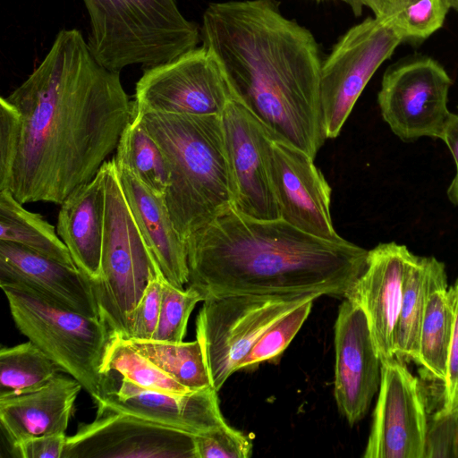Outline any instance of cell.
<instances>
[{
  "label": "cell",
  "mask_w": 458,
  "mask_h": 458,
  "mask_svg": "<svg viewBox=\"0 0 458 458\" xmlns=\"http://www.w3.org/2000/svg\"><path fill=\"white\" fill-rule=\"evenodd\" d=\"M5 98L21 126L8 191L22 204L61 205L95 177L135 115L120 72L102 65L77 29L61 30Z\"/></svg>",
  "instance_id": "6da1fadb"
},
{
  "label": "cell",
  "mask_w": 458,
  "mask_h": 458,
  "mask_svg": "<svg viewBox=\"0 0 458 458\" xmlns=\"http://www.w3.org/2000/svg\"><path fill=\"white\" fill-rule=\"evenodd\" d=\"M314 301H307L272 324L242 361L240 369L254 367L260 362L278 357L308 318Z\"/></svg>",
  "instance_id": "1f68e13d"
},
{
  "label": "cell",
  "mask_w": 458,
  "mask_h": 458,
  "mask_svg": "<svg viewBox=\"0 0 458 458\" xmlns=\"http://www.w3.org/2000/svg\"><path fill=\"white\" fill-rule=\"evenodd\" d=\"M189 282L203 297L307 293L345 297L364 272L369 250L329 241L282 218L234 209L186 240Z\"/></svg>",
  "instance_id": "3957f363"
},
{
  "label": "cell",
  "mask_w": 458,
  "mask_h": 458,
  "mask_svg": "<svg viewBox=\"0 0 458 458\" xmlns=\"http://www.w3.org/2000/svg\"><path fill=\"white\" fill-rule=\"evenodd\" d=\"M115 372L138 386L171 393H188L147 357L139 352L129 339L113 333L102 365L103 375Z\"/></svg>",
  "instance_id": "f1b7e54d"
},
{
  "label": "cell",
  "mask_w": 458,
  "mask_h": 458,
  "mask_svg": "<svg viewBox=\"0 0 458 458\" xmlns=\"http://www.w3.org/2000/svg\"><path fill=\"white\" fill-rule=\"evenodd\" d=\"M233 99L220 64L203 45L147 67L135 87V113L222 115Z\"/></svg>",
  "instance_id": "8fae6325"
},
{
  "label": "cell",
  "mask_w": 458,
  "mask_h": 458,
  "mask_svg": "<svg viewBox=\"0 0 458 458\" xmlns=\"http://www.w3.org/2000/svg\"><path fill=\"white\" fill-rule=\"evenodd\" d=\"M0 241L76 267L54 225L40 214L26 209L8 190L0 191Z\"/></svg>",
  "instance_id": "cb8c5ba5"
},
{
  "label": "cell",
  "mask_w": 458,
  "mask_h": 458,
  "mask_svg": "<svg viewBox=\"0 0 458 458\" xmlns=\"http://www.w3.org/2000/svg\"><path fill=\"white\" fill-rule=\"evenodd\" d=\"M135 349L176 382L194 392L212 386L199 342L131 340Z\"/></svg>",
  "instance_id": "4316f807"
},
{
  "label": "cell",
  "mask_w": 458,
  "mask_h": 458,
  "mask_svg": "<svg viewBox=\"0 0 458 458\" xmlns=\"http://www.w3.org/2000/svg\"><path fill=\"white\" fill-rule=\"evenodd\" d=\"M454 309V328L443 391V407L437 411L448 414L458 411V281L449 288Z\"/></svg>",
  "instance_id": "8d00e7d4"
},
{
  "label": "cell",
  "mask_w": 458,
  "mask_h": 458,
  "mask_svg": "<svg viewBox=\"0 0 458 458\" xmlns=\"http://www.w3.org/2000/svg\"><path fill=\"white\" fill-rule=\"evenodd\" d=\"M163 279L162 274L157 276L145 289L131 315L129 339H152L160 314Z\"/></svg>",
  "instance_id": "e575fe53"
},
{
  "label": "cell",
  "mask_w": 458,
  "mask_h": 458,
  "mask_svg": "<svg viewBox=\"0 0 458 458\" xmlns=\"http://www.w3.org/2000/svg\"><path fill=\"white\" fill-rule=\"evenodd\" d=\"M113 159L117 165L127 167L156 195L164 196L169 182L166 160L138 114L124 129Z\"/></svg>",
  "instance_id": "484cf974"
},
{
  "label": "cell",
  "mask_w": 458,
  "mask_h": 458,
  "mask_svg": "<svg viewBox=\"0 0 458 458\" xmlns=\"http://www.w3.org/2000/svg\"><path fill=\"white\" fill-rule=\"evenodd\" d=\"M66 438L65 434L32 437L21 442L13 451L21 458H62Z\"/></svg>",
  "instance_id": "74e56055"
},
{
  "label": "cell",
  "mask_w": 458,
  "mask_h": 458,
  "mask_svg": "<svg viewBox=\"0 0 458 458\" xmlns=\"http://www.w3.org/2000/svg\"><path fill=\"white\" fill-rule=\"evenodd\" d=\"M453 84L435 59L415 55L389 66L382 78L377 104L383 120L403 142L423 137L442 140L451 116L447 107Z\"/></svg>",
  "instance_id": "30bf717a"
},
{
  "label": "cell",
  "mask_w": 458,
  "mask_h": 458,
  "mask_svg": "<svg viewBox=\"0 0 458 458\" xmlns=\"http://www.w3.org/2000/svg\"><path fill=\"white\" fill-rule=\"evenodd\" d=\"M196 458H250L249 437L228 424L207 434L194 436Z\"/></svg>",
  "instance_id": "d6a6232c"
},
{
  "label": "cell",
  "mask_w": 458,
  "mask_h": 458,
  "mask_svg": "<svg viewBox=\"0 0 458 458\" xmlns=\"http://www.w3.org/2000/svg\"><path fill=\"white\" fill-rule=\"evenodd\" d=\"M62 371L60 366L30 341L3 346L0 350V399L41 387Z\"/></svg>",
  "instance_id": "83f0119b"
},
{
  "label": "cell",
  "mask_w": 458,
  "mask_h": 458,
  "mask_svg": "<svg viewBox=\"0 0 458 458\" xmlns=\"http://www.w3.org/2000/svg\"><path fill=\"white\" fill-rule=\"evenodd\" d=\"M56 232L75 266L91 281L100 276L105 220L104 165L60 205Z\"/></svg>",
  "instance_id": "7402d4cb"
},
{
  "label": "cell",
  "mask_w": 458,
  "mask_h": 458,
  "mask_svg": "<svg viewBox=\"0 0 458 458\" xmlns=\"http://www.w3.org/2000/svg\"><path fill=\"white\" fill-rule=\"evenodd\" d=\"M347 4L355 16L362 13L363 8L372 11L375 17L384 16L387 11L388 0H342Z\"/></svg>",
  "instance_id": "ab89813d"
},
{
  "label": "cell",
  "mask_w": 458,
  "mask_h": 458,
  "mask_svg": "<svg viewBox=\"0 0 458 458\" xmlns=\"http://www.w3.org/2000/svg\"><path fill=\"white\" fill-rule=\"evenodd\" d=\"M21 118L17 109L0 98V191L9 190L21 140Z\"/></svg>",
  "instance_id": "836d02e7"
},
{
  "label": "cell",
  "mask_w": 458,
  "mask_h": 458,
  "mask_svg": "<svg viewBox=\"0 0 458 458\" xmlns=\"http://www.w3.org/2000/svg\"><path fill=\"white\" fill-rule=\"evenodd\" d=\"M334 394L350 426L366 415L381 380V359L371 337L366 315L344 298L335 324Z\"/></svg>",
  "instance_id": "2e32d148"
},
{
  "label": "cell",
  "mask_w": 458,
  "mask_h": 458,
  "mask_svg": "<svg viewBox=\"0 0 458 458\" xmlns=\"http://www.w3.org/2000/svg\"><path fill=\"white\" fill-rule=\"evenodd\" d=\"M105 220L100 276L93 288L100 316L129 339L132 312L148 283L162 274L123 194L114 159L104 163Z\"/></svg>",
  "instance_id": "52a82bcc"
},
{
  "label": "cell",
  "mask_w": 458,
  "mask_h": 458,
  "mask_svg": "<svg viewBox=\"0 0 458 458\" xmlns=\"http://www.w3.org/2000/svg\"><path fill=\"white\" fill-rule=\"evenodd\" d=\"M415 255L394 242L369 250L367 267L344 298L364 311L382 360L394 357V335L408 269Z\"/></svg>",
  "instance_id": "ac0fdd59"
},
{
  "label": "cell",
  "mask_w": 458,
  "mask_h": 458,
  "mask_svg": "<svg viewBox=\"0 0 458 458\" xmlns=\"http://www.w3.org/2000/svg\"><path fill=\"white\" fill-rule=\"evenodd\" d=\"M450 9H454L458 12V0H445Z\"/></svg>",
  "instance_id": "60d3db41"
},
{
  "label": "cell",
  "mask_w": 458,
  "mask_h": 458,
  "mask_svg": "<svg viewBox=\"0 0 458 458\" xmlns=\"http://www.w3.org/2000/svg\"><path fill=\"white\" fill-rule=\"evenodd\" d=\"M458 458V427L456 413L437 412L428 429L424 458Z\"/></svg>",
  "instance_id": "d590c367"
},
{
  "label": "cell",
  "mask_w": 458,
  "mask_h": 458,
  "mask_svg": "<svg viewBox=\"0 0 458 458\" xmlns=\"http://www.w3.org/2000/svg\"><path fill=\"white\" fill-rule=\"evenodd\" d=\"M202 45L221 65L233 100L273 140L315 158L327 139L320 104L319 46L310 30L285 17L277 0L210 3Z\"/></svg>",
  "instance_id": "7a4b0ae2"
},
{
  "label": "cell",
  "mask_w": 458,
  "mask_h": 458,
  "mask_svg": "<svg viewBox=\"0 0 458 458\" xmlns=\"http://www.w3.org/2000/svg\"><path fill=\"white\" fill-rule=\"evenodd\" d=\"M115 165L123 194L151 256L165 279L183 289L189 282L186 242L175 228L163 197L152 192L127 167Z\"/></svg>",
  "instance_id": "44dd1931"
},
{
  "label": "cell",
  "mask_w": 458,
  "mask_h": 458,
  "mask_svg": "<svg viewBox=\"0 0 458 458\" xmlns=\"http://www.w3.org/2000/svg\"><path fill=\"white\" fill-rule=\"evenodd\" d=\"M67 437L62 458H196L194 436L97 403Z\"/></svg>",
  "instance_id": "7c38bea8"
},
{
  "label": "cell",
  "mask_w": 458,
  "mask_h": 458,
  "mask_svg": "<svg viewBox=\"0 0 458 458\" xmlns=\"http://www.w3.org/2000/svg\"><path fill=\"white\" fill-rule=\"evenodd\" d=\"M268 165L280 218L311 235L342 240L330 213L332 189L314 158L296 147L272 139Z\"/></svg>",
  "instance_id": "9a60e30c"
},
{
  "label": "cell",
  "mask_w": 458,
  "mask_h": 458,
  "mask_svg": "<svg viewBox=\"0 0 458 458\" xmlns=\"http://www.w3.org/2000/svg\"><path fill=\"white\" fill-rule=\"evenodd\" d=\"M454 309L447 286L428 297L419 339L417 364L437 380L445 381L454 328Z\"/></svg>",
  "instance_id": "d4e9b609"
},
{
  "label": "cell",
  "mask_w": 458,
  "mask_h": 458,
  "mask_svg": "<svg viewBox=\"0 0 458 458\" xmlns=\"http://www.w3.org/2000/svg\"><path fill=\"white\" fill-rule=\"evenodd\" d=\"M166 160L163 196L182 238L233 209V195L220 115L136 113Z\"/></svg>",
  "instance_id": "277c9868"
},
{
  "label": "cell",
  "mask_w": 458,
  "mask_h": 458,
  "mask_svg": "<svg viewBox=\"0 0 458 458\" xmlns=\"http://www.w3.org/2000/svg\"><path fill=\"white\" fill-rule=\"evenodd\" d=\"M0 282L23 284L60 306L101 318L92 281L77 267L3 241Z\"/></svg>",
  "instance_id": "d6986e66"
},
{
  "label": "cell",
  "mask_w": 458,
  "mask_h": 458,
  "mask_svg": "<svg viewBox=\"0 0 458 458\" xmlns=\"http://www.w3.org/2000/svg\"><path fill=\"white\" fill-rule=\"evenodd\" d=\"M456 413V418H457V427H458V411L455 412Z\"/></svg>",
  "instance_id": "b9f144b4"
},
{
  "label": "cell",
  "mask_w": 458,
  "mask_h": 458,
  "mask_svg": "<svg viewBox=\"0 0 458 458\" xmlns=\"http://www.w3.org/2000/svg\"><path fill=\"white\" fill-rule=\"evenodd\" d=\"M445 265L434 257L415 255L405 277L394 335V357L418 362L419 339L428 297L447 286Z\"/></svg>",
  "instance_id": "603a6c76"
},
{
  "label": "cell",
  "mask_w": 458,
  "mask_h": 458,
  "mask_svg": "<svg viewBox=\"0 0 458 458\" xmlns=\"http://www.w3.org/2000/svg\"><path fill=\"white\" fill-rule=\"evenodd\" d=\"M450 7L445 0H388L386 16L403 42H422L445 23Z\"/></svg>",
  "instance_id": "f546056e"
},
{
  "label": "cell",
  "mask_w": 458,
  "mask_h": 458,
  "mask_svg": "<svg viewBox=\"0 0 458 458\" xmlns=\"http://www.w3.org/2000/svg\"><path fill=\"white\" fill-rule=\"evenodd\" d=\"M89 17L88 46L105 67L121 72L154 66L201 41L200 28L184 17L176 0H82Z\"/></svg>",
  "instance_id": "5b68a950"
},
{
  "label": "cell",
  "mask_w": 458,
  "mask_h": 458,
  "mask_svg": "<svg viewBox=\"0 0 458 458\" xmlns=\"http://www.w3.org/2000/svg\"><path fill=\"white\" fill-rule=\"evenodd\" d=\"M318 294H241L203 301L196 318L212 386L219 391L263 333L279 318Z\"/></svg>",
  "instance_id": "ba28073f"
},
{
  "label": "cell",
  "mask_w": 458,
  "mask_h": 458,
  "mask_svg": "<svg viewBox=\"0 0 458 458\" xmlns=\"http://www.w3.org/2000/svg\"><path fill=\"white\" fill-rule=\"evenodd\" d=\"M221 118L233 185V209L257 219L280 218L268 165L271 136L233 99Z\"/></svg>",
  "instance_id": "5bb4252c"
},
{
  "label": "cell",
  "mask_w": 458,
  "mask_h": 458,
  "mask_svg": "<svg viewBox=\"0 0 458 458\" xmlns=\"http://www.w3.org/2000/svg\"><path fill=\"white\" fill-rule=\"evenodd\" d=\"M0 286L17 329L96 403L102 395V365L113 335L106 322L60 306L23 284L0 282Z\"/></svg>",
  "instance_id": "8992f818"
},
{
  "label": "cell",
  "mask_w": 458,
  "mask_h": 458,
  "mask_svg": "<svg viewBox=\"0 0 458 458\" xmlns=\"http://www.w3.org/2000/svg\"><path fill=\"white\" fill-rule=\"evenodd\" d=\"M213 386L183 394L146 389L115 372L104 374L95 403L169 428L199 436L227 425Z\"/></svg>",
  "instance_id": "e0dca14e"
},
{
  "label": "cell",
  "mask_w": 458,
  "mask_h": 458,
  "mask_svg": "<svg viewBox=\"0 0 458 458\" xmlns=\"http://www.w3.org/2000/svg\"><path fill=\"white\" fill-rule=\"evenodd\" d=\"M442 140L451 152L456 167L455 175L447 188L446 194L448 199L458 207V114H451Z\"/></svg>",
  "instance_id": "f35d334b"
},
{
  "label": "cell",
  "mask_w": 458,
  "mask_h": 458,
  "mask_svg": "<svg viewBox=\"0 0 458 458\" xmlns=\"http://www.w3.org/2000/svg\"><path fill=\"white\" fill-rule=\"evenodd\" d=\"M420 381L404 361H381V380L364 458H424L428 429Z\"/></svg>",
  "instance_id": "4fadbf2b"
},
{
  "label": "cell",
  "mask_w": 458,
  "mask_h": 458,
  "mask_svg": "<svg viewBox=\"0 0 458 458\" xmlns=\"http://www.w3.org/2000/svg\"><path fill=\"white\" fill-rule=\"evenodd\" d=\"M403 38L386 16L351 27L322 62L320 104L327 139L336 138L377 70Z\"/></svg>",
  "instance_id": "9c48e42d"
},
{
  "label": "cell",
  "mask_w": 458,
  "mask_h": 458,
  "mask_svg": "<svg viewBox=\"0 0 458 458\" xmlns=\"http://www.w3.org/2000/svg\"><path fill=\"white\" fill-rule=\"evenodd\" d=\"M81 388L62 371L41 387L1 398V428L12 449L32 437L65 434Z\"/></svg>",
  "instance_id": "ffe728a7"
},
{
  "label": "cell",
  "mask_w": 458,
  "mask_h": 458,
  "mask_svg": "<svg viewBox=\"0 0 458 458\" xmlns=\"http://www.w3.org/2000/svg\"><path fill=\"white\" fill-rule=\"evenodd\" d=\"M203 301L194 287L178 288L164 277L158 323L152 339L180 343L186 334L189 318L196 304Z\"/></svg>",
  "instance_id": "4dcf8cb0"
}]
</instances>
